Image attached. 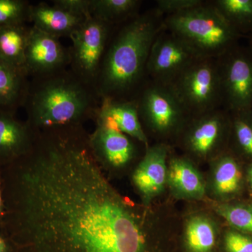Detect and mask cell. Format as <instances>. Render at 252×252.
Returning a JSON list of instances; mask_svg holds the SVG:
<instances>
[{"label": "cell", "mask_w": 252, "mask_h": 252, "mask_svg": "<svg viewBox=\"0 0 252 252\" xmlns=\"http://www.w3.org/2000/svg\"><path fill=\"white\" fill-rule=\"evenodd\" d=\"M31 28L26 23L0 27V59L25 74V55Z\"/></svg>", "instance_id": "cell-21"}, {"label": "cell", "mask_w": 252, "mask_h": 252, "mask_svg": "<svg viewBox=\"0 0 252 252\" xmlns=\"http://www.w3.org/2000/svg\"><path fill=\"white\" fill-rule=\"evenodd\" d=\"M164 18L155 7L114 28L94 83L100 102L134 98L147 79L149 53Z\"/></svg>", "instance_id": "cell-2"}, {"label": "cell", "mask_w": 252, "mask_h": 252, "mask_svg": "<svg viewBox=\"0 0 252 252\" xmlns=\"http://www.w3.org/2000/svg\"><path fill=\"white\" fill-rule=\"evenodd\" d=\"M167 186L181 200H202L206 193L203 176L189 157H169Z\"/></svg>", "instance_id": "cell-16"}, {"label": "cell", "mask_w": 252, "mask_h": 252, "mask_svg": "<svg viewBox=\"0 0 252 252\" xmlns=\"http://www.w3.org/2000/svg\"><path fill=\"white\" fill-rule=\"evenodd\" d=\"M223 246L225 252H252V236L228 230L223 236Z\"/></svg>", "instance_id": "cell-27"}, {"label": "cell", "mask_w": 252, "mask_h": 252, "mask_svg": "<svg viewBox=\"0 0 252 252\" xmlns=\"http://www.w3.org/2000/svg\"><path fill=\"white\" fill-rule=\"evenodd\" d=\"M203 0H158L156 8L164 16L178 14L205 3Z\"/></svg>", "instance_id": "cell-28"}, {"label": "cell", "mask_w": 252, "mask_h": 252, "mask_svg": "<svg viewBox=\"0 0 252 252\" xmlns=\"http://www.w3.org/2000/svg\"><path fill=\"white\" fill-rule=\"evenodd\" d=\"M252 113V110L251 111Z\"/></svg>", "instance_id": "cell-34"}, {"label": "cell", "mask_w": 252, "mask_h": 252, "mask_svg": "<svg viewBox=\"0 0 252 252\" xmlns=\"http://www.w3.org/2000/svg\"><path fill=\"white\" fill-rule=\"evenodd\" d=\"M86 18L73 16L46 2L31 4L30 8L29 22L32 26L59 39L70 38Z\"/></svg>", "instance_id": "cell-17"}, {"label": "cell", "mask_w": 252, "mask_h": 252, "mask_svg": "<svg viewBox=\"0 0 252 252\" xmlns=\"http://www.w3.org/2000/svg\"><path fill=\"white\" fill-rule=\"evenodd\" d=\"M170 147L165 142L148 146L136 164L131 180L142 205L149 207L167 187Z\"/></svg>", "instance_id": "cell-13"}, {"label": "cell", "mask_w": 252, "mask_h": 252, "mask_svg": "<svg viewBox=\"0 0 252 252\" xmlns=\"http://www.w3.org/2000/svg\"><path fill=\"white\" fill-rule=\"evenodd\" d=\"M211 190L214 196L221 200L230 198L240 191L242 186L241 170L238 161L229 154H220L212 160Z\"/></svg>", "instance_id": "cell-19"}, {"label": "cell", "mask_w": 252, "mask_h": 252, "mask_svg": "<svg viewBox=\"0 0 252 252\" xmlns=\"http://www.w3.org/2000/svg\"><path fill=\"white\" fill-rule=\"evenodd\" d=\"M222 108L230 114L252 110V52L238 45L217 58Z\"/></svg>", "instance_id": "cell-8"}, {"label": "cell", "mask_w": 252, "mask_h": 252, "mask_svg": "<svg viewBox=\"0 0 252 252\" xmlns=\"http://www.w3.org/2000/svg\"><path fill=\"white\" fill-rule=\"evenodd\" d=\"M249 180H250V185L252 187V166L250 167V170H249Z\"/></svg>", "instance_id": "cell-32"}, {"label": "cell", "mask_w": 252, "mask_h": 252, "mask_svg": "<svg viewBox=\"0 0 252 252\" xmlns=\"http://www.w3.org/2000/svg\"><path fill=\"white\" fill-rule=\"evenodd\" d=\"M31 6L26 0H0V27L29 22Z\"/></svg>", "instance_id": "cell-26"}, {"label": "cell", "mask_w": 252, "mask_h": 252, "mask_svg": "<svg viewBox=\"0 0 252 252\" xmlns=\"http://www.w3.org/2000/svg\"><path fill=\"white\" fill-rule=\"evenodd\" d=\"M29 82L24 72L0 59V113L16 115L24 105Z\"/></svg>", "instance_id": "cell-18"}, {"label": "cell", "mask_w": 252, "mask_h": 252, "mask_svg": "<svg viewBox=\"0 0 252 252\" xmlns=\"http://www.w3.org/2000/svg\"><path fill=\"white\" fill-rule=\"evenodd\" d=\"M95 128L89 134L91 152L104 173L127 170L140 157L137 143L132 137L104 121L96 120Z\"/></svg>", "instance_id": "cell-11"}, {"label": "cell", "mask_w": 252, "mask_h": 252, "mask_svg": "<svg viewBox=\"0 0 252 252\" xmlns=\"http://www.w3.org/2000/svg\"><path fill=\"white\" fill-rule=\"evenodd\" d=\"M142 4L140 0H91V16L117 26L140 14Z\"/></svg>", "instance_id": "cell-22"}, {"label": "cell", "mask_w": 252, "mask_h": 252, "mask_svg": "<svg viewBox=\"0 0 252 252\" xmlns=\"http://www.w3.org/2000/svg\"><path fill=\"white\" fill-rule=\"evenodd\" d=\"M114 27L89 16L69 38L72 42L69 69L94 88Z\"/></svg>", "instance_id": "cell-9"}, {"label": "cell", "mask_w": 252, "mask_h": 252, "mask_svg": "<svg viewBox=\"0 0 252 252\" xmlns=\"http://www.w3.org/2000/svg\"><path fill=\"white\" fill-rule=\"evenodd\" d=\"M69 48L59 38L32 26L25 55L24 70L30 79L68 69Z\"/></svg>", "instance_id": "cell-12"}, {"label": "cell", "mask_w": 252, "mask_h": 252, "mask_svg": "<svg viewBox=\"0 0 252 252\" xmlns=\"http://www.w3.org/2000/svg\"><path fill=\"white\" fill-rule=\"evenodd\" d=\"M171 86L191 117L222 108L221 86L217 59L200 60Z\"/></svg>", "instance_id": "cell-7"}, {"label": "cell", "mask_w": 252, "mask_h": 252, "mask_svg": "<svg viewBox=\"0 0 252 252\" xmlns=\"http://www.w3.org/2000/svg\"><path fill=\"white\" fill-rule=\"evenodd\" d=\"M0 252H16L11 239L1 228H0Z\"/></svg>", "instance_id": "cell-30"}, {"label": "cell", "mask_w": 252, "mask_h": 252, "mask_svg": "<svg viewBox=\"0 0 252 252\" xmlns=\"http://www.w3.org/2000/svg\"><path fill=\"white\" fill-rule=\"evenodd\" d=\"M36 132L27 122L16 115L0 113V166L7 165L27 154L32 147Z\"/></svg>", "instance_id": "cell-15"}, {"label": "cell", "mask_w": 252, "mask_h": 252, "mask_svg": "<svg viewBox=\"0 0 252 252\" xmlns=\"http://www.w3.org/2000/svg\"><path fill=\"white\" fill-rule=\"evenodd\" d=\"M218 229L215 222L203 214L189 217L183 235L185 252H216Z\"/></svg>", "instance_id": "cell-20"}, {"label": "cell", "mask_w": 252, "mask_h": 252, "mask_svg": "<svg viewBox=\"0 0 252 252\" xmlns=\"http://www.w3.org/2000/svg\"><path fill=\"white\" fill-rule=\"evenodd\" d=\"M133 99L146 134L160 140L177 139L191 117L171 85L147 79Z\"/></svg>", "instance_id": "cell-5"}, {"label": "cell", "mask_w": 252, "mask_h": 252, "mask_svg": "<svg viewBox=\"0 0 252 252\" xmlns=\"http://www.w3.org/2000/svg\"><path fill=\"white\" fill-rule=\"evenodd\" d=\"M249 49H250V51H251L252 52V34L251 36V39H250V47H249Z\"/></svg>", "instance_id": "cell-33"}, {"label": "cell", "mask_w": 252, "mask_h": 252, "mask_svg": "<svg viewBox=\"0 0 252 252\" xmlns=\"http://www.w3.org/2000/svg\"><path fill=\"white\" fill-rule=\"evenodd\" d=\"M4 217V200L3 195L2 180L0 171V228L2 226L3 220Z\"/></svg>", "instance_id": "cell-31"}, {"label": "cell", "mask_w": 252, "mask_h": 252, "mask_svg": "<svg viewBox=\"0 0 252 252\" xmlns=\"http://www.w3.org/2000/svg\"><path fill=\"white\" fill-rule=\"evenodd\" d=\"M230 114L220 108L190 117L177 140L189 158L212 160L230 137Z\"/></svg>", "instance_id": "cell-6"}, {"label": "cell", "mask_w": 252, "mask_h": 252, "mask_svg": "<svg viewBox=\"0 0 252 252\" xmlns=\"http://www.w3.org/2000/svg\"><path fill=\"white\" fill-rule=\"evenodd\" d=\"M91 0H54L52 4L59 9L77 16L86 18L91 16Z\"/></svg>", "instance_id": "cell-29"}, {"label": "cell", "mask_w": 252, "mask_h": 252, "mask_svg": "<svg viewBox=\"0 0 252 252\" xmlns=\"http://www.w3.org/2000/svg\"><path fill=\"white\" fill-rule=\"evenodd\" d=\"M215 210L233 230L252 236V205L221 203Z\"/></svg>", "instance_id": "cell-25"}, {"label": "cell", "mask_w": 252, "mask_h": 252, "mask_svg": "<svg viewBox=\"0 0 252 252\" xmlns=\"http://www.w3.org/2000/svg\"><path fill=\"white\" fill-rule=\"evenodd\" d=\"M203 59L205 58L182 38L164 28L156 38L149 53L147 79L172 85L189 67Z\"/></svg>", "instance_id": "cell-10"}, {"label": "cell", "mask_w": 252, "mask_h": 252, "mask_svg": "<svg viewBox=\"0 0 252 252\" xmlns=\"http://www.w3.org/2000/svg\"><path fill=\"white\" fill-rule=\"evenodd\" d=\"M230 114V135L239 152L252 158V113L245 112Z\"/></svg>", "instance_id": "cell-24"}, {"label": "cell", "mask_w": 252, "mask_h": 252, "mask_svg": "<svg viewBox=\"0 0 252 252\" xmlns=\"http://www.w3.org/2000/svg\"><path fill=\"white\" fill-rule=\"evenodd\" d=\"M0 171L1 229L16 252H172L149 207L109 182L84 126L39 131Z\"/></svg>", "instance_id": "cell-1"}, {"label": "cell", "mask_w": 252, "mask_h": 252, "mask_svg": "<svg viewBox=\"0 0 252 252\" xmlns=\"http://www.w3.org/2000/svg\"><path fill=\"white\" fill-rule=\"evenodd\" d=\"M164 26L203 58L220 57L237 45L240 36L209 1L178 14L165 16Z\"/></svg>", "instance_id": "cell-4"}, {"label": "cell", "mask_w": 252, "mask_h": 252, "mask_svg": "<svg viewBox=\"0 0 252 252\" xmlns=\"http://www.w3.org/2000/svg\"><path fill=\"white\" fill-rule=\"evenodd\" d=\"M96 120L109 122L118 130L148 147V136L140 122L137 103L134 99H102L96 113Z\"/></svg>", "instance_id": "cell-14"}, {"label": "cell", "mask_w": 252, "mask_h": 252, "mask_svg": "<svg viewBox=\"0 0 252 252\" xmlns=\"http://www.w3.org/2000/svg\"><path fill=\"white\" fill-rule=\"evenodd\" d=\"M209 2L239 36L252 33V0H212Z\"/></svg>", "instance_id": "cell-23"}, {"label": "cell", "mask_w": 252, "mask_h": 252, "mask_svg": "<svg viewBox=\"0 0 252 252\" xmlns=\"http://www.w3.org/2000/svg\"><path fill=\"white\" fill-rule=\"evenodd\" d=\"M100 104L94 86L68 69L30 79L23 108L35 132L84 126Z\"/></svg>", "instance_id": "cell-3"}]
</instances>
